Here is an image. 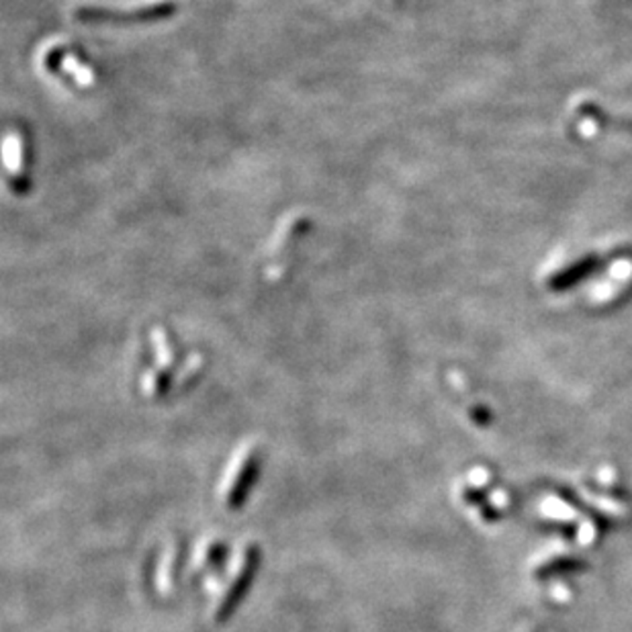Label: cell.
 <instances>
[{
  "mask_svg": "<svg viewBox=\"0 0 632 632\" xmlns=\"http://www.w3.org/2000/svg\"><path fill=\"white\" fill-rule=\"evenodd\" d=\"M174 13V5H158L151 8H141L136 13H113L103 8H80L76 11V19L84 23H146L158 21Z\"/></svg>",
  "mask_w": 632,
  "mask_h": 632,
  "instance_id": "cell-1",
  "label": "cell"
},
{
  "mask_svg": "<svg viewBox=\"0 0 632 632\" xmlns=\"http://www.w3.org/2000/svg\"><path fill=\"white\" fill-rule=\"evenodd\" d=\"M541 513H543L544 518L559 520V522H569V520L577 518V512L573 510L571 505L565 503L563 500H559V497H554V495L544 497V502L541 503Z\"/></svg>",
  "mask_w": 632,
  "mask_h": 632,
  "instance_id": "cell-2",
  "label": "cell"
},
{
  "mask_svg": "<svg viewBox=\"0 0 632 632\" xmlns=\"http://www.w3.org/2000/svg\"><path fill=\"white\" fill-rule=\"evenodd\" d=\"M584 497H585V502L596 503V508L600 510V512H604V513H608V516L622 518V516H627V513H628V510L625 508V503L608 500V497H597V495L587 493V492H584Z\"/></svg>",
  "mask_w": 632,
  "mask_h": 632,
  "instance_id": "cell-3",
  "label": "cell"
},
{
  "mask_svg": "<svg viewBox=\"0 0 632 632\" xmlns=\"http://www.w3.org/2000/svg\"><path fill=\"white\" fill-rule=\"evenodd\" d=\"M594 536H596V528H594V524H592V520H584V522H581L579 533H577L579 543H581V544H592V543H594Z\"/></svg>",
  "mask_w": 632,
  "mask_h": 632,
  "instance_id": "cell-4",
  "label": "cell"
},
{
  "mask_svg": "<svg viewBox=\"0 0 632 632\" xmlns=\"http://www.w3.org/2000/svg\"><path fill=\"white\" fill-rule=\"evenodd\" d=\"M487 482H490V475H487V471H485V469H475V471H471V483H475V485H485Z\"/></svg>",
  "mask_w": 632,
  "mask_h": 632,
  "instance_id": "cell-5",
  "label": "cell"
}]
</instances>
